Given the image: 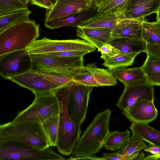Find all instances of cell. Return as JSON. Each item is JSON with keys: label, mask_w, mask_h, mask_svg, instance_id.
<instances>
[{"label": "cell", "mask_w": 160, "mask_h": 160, "mask_svg": "<svg viewBox=\"0 0 160 160\" xmlns=\"http://www.w3.org/2000/svg\"><path fill=\"white\" fill-rule=\"evenodd\" d=\"M28 8L27 4L18 0H0V16Z\"/></svg>", "instance_id": "33"}, {"label": "cell", "mask_w": 160, "mask_h": 160, "mask_svg": "<svg viewBox=\"0 0 160 160\" xmlns=\"http://www.w3.org/2000/svg\"><path fill=\"white\" fill-rule=\"evenodd\" d=\"M114 77L124 86L144 82V75L141 67L128 68L117 67L109 68Z\"/></svg>", "instance_id": "19"}, {"label": "cell", "mask_w": 160, "mask_h": 160, "mask_svg": "<svg viewBox=\"0 0 160 160\" xmlns=\"http://www.w3.org/2000/svg\"><path fill=\"white\" fill-rule=\"evenodd\" d=\"M19 1L25 3L26 4H28L29 2L30 1V0H18Z\"/></svg>", "instance_id": "43"}, {"label": "cell", "mask_w": 160, "mask_h": 160, "mask_svg": "<svg viewBox=\"0 0 160 160\" xmlns=\"http://www.w3.org/2000/svg\"><path fill=\"white\" fill-rule=\"evenodd\" d=\"M124 91L117 101L116 106L122 111L127 110L138 101L146 99L154 101L153 86L144 82L124 86Z\"/></svg>", "instance_id": "11"}, {"label": "cell", "mask_w": 160, "mask_h": 160, "mask_svg": "<svg viewBox=\"0 0 160 160\" xmlns=\"http://www.w3.org/2000/svg\"><path fill=\"white\" fill-rule=\"evenodd\" d=\"M31 4L47 9H50L52 5L49 0H30Z\"/></svg>", "instance_id": "39"}, {"label": "cell", "mask_w": 160, "mask_h": 160, "mask_svg": "<svg viewBox=\"0 0 160 160\" xmlns=\"http://www.w3.org/2000/svg\"><path fill=\"white\" fill-rule=\"evenodd\" d=\"M102 160H143L145 154L143 152H138L130 156H123L117 154L116 152L112 153H103Z\"/></svg>", "instance_id": "34"}, {"label": "cell", "mask_w": 160, "mask_h": 160, "mask_svg": "<svg viewBox=\"0 0 160 160\" xmlns=\"http://www.w3.org/2000/svg\"><path fill=\"white\" fill-rule=\"evenodd\" d=\"M52 6L55 3L57 0H49Z\"/></svg>", "instance_id": "44"}, {"label": "cell", "mask_w": 160, "mask_h": 160, "mask_svg": "<svg viewBox=\"0 0 160 160\" xmlns=\"http://www.w3.org/2000/svg\"><path fill=\"white\" fill-rule=\"evenodd\" d=\"M108 43L119 50L121 53L147 52L146 43L142 39L113 37Z\"/></svg>", "instance_id": "21"}, {"label": "cell", "mask_w": 160, "mask_h": 160, "mask_svg": "<svg viewBox=\"0 0 160 160\" xmlns=\"http://www.w3.org/2000/svg\"><path fill=\"white\" fill-rule=\"evenodd\" d=\"M147 147V145L143 141L132 135L116 152L123 156H130L141 150H143Z\"/></svg>", "instance_id": "30"}, {"label": "cell", "mask_w": 160, "mask_h": 160, "mask_svg": "<svg viewBox=\"0 0 160 160\" xmlns=\"http://www.w3.org/2000/svg\"><path fill=\"white\" fill-rule=\"evenodd\" d=\"M143 151L150 152L152 154H159L160 153V147L149 143L147 148L144 149Z\"/></svg>", "instance_id": "40"}, {"label": "cell", "mask_w": 160, "mask_h": 160, "mask_svg": "<svg viewBox=\"0 0 160 160\" xmlns=\"http://www.w3.org/2000/svg\"><path fill=\"white\" fill-rule=\"evenodd\" d=\"M160 0H128L122 13V19L143 21L152 14H160Z\"/></svg>", "instance_id": "14"}, {"label": "cell", "mask_w": 160, "mask_h": 160, "mask_svg": "<svg viewBox=\"0 0 160 160\" xmlns=\"http://www.w3.org/2000/svg\"><path fill=\"white\" fill-rule=\"evenodd\" d=\"M111 112L109 109L98 113L77 142L72 152L75 158L92 156L103 147L109 132Z\"/></svg>", "instance_id": "2"}, {"label": "cell", "mask_w": 160, "mask_h": 160, "mask_svg": "<svg viewBox=\"0 0 160 160\" xmlns=\"http://www.w3.org/2000/svg\"><path fill=\"white\" fill-rule=\"evenodd\" d=\"M147 55L160 56V44L152 43H146Z\"/></svg>", "instance_id": "38"}, {"label": "cell", "mask_w": 160, "mask_h": 160, "mask_svg": "<svg viewBox=\"0 0 160 160\" xmlns=\"http://www.w3.org/2000/svg\"><path fill=\"white\" fill-rule=\"evenodd\" d=\"M143 160H160V153L152 154L151 155H147L144 157Z\"/></svg>", "instance_id": "41"}, {"label": "cell", "mask_w": 160, "mask_h": 160, "mask_svg": "<svg viewBox=\"0 0 160 160\" xmlns=\"http://www.w3.org/2000/svg\"><path fill=\"white\" fill-rule=\"evenodd\" d=\"M89 52L87 51H68L45 54L62 57H70L84 56L85 55Z\"/></svg>", "instance_id": "37"}, {"label": "cell", "mask_w": 160, "mask_h": 160, "mask_svg": "<svg viewBox=\"0 0 160 160\" xmlns=\"http://www.w3.org/2000/svg\"><path fill=\"white\" fill-rule=\"evenodd\" d=\"M29 54H45L68 51H95L96 48L83 39L52 40L44 37L36 40L26 48Z\"/></svg>", "instance_id": "8"}, {"label": "cell", "mask_w": 160, "mask_h": 160, "mask_svg": "<svg viewBox=\"0 0 160 160\" xmlns=\"http://www.w3.org/2000/svg\"><path fill=\"white\" fill-rule=\"evenodd\" d=\"M32 67L31 59L26 49L0 57V75L5 79L24 73Z\"/></svg>", "instance_id": "10"}, {"label": "cell", "mask_w": 160, "mask_h": 160, "mask_svg": "<svg viewBox=\"0 0 160 160\" xmlns=\"http://www.w3.org/2000/svg\"><path fill=\"white\" fill-rule=\"evenodd\" d=\"M8 140L21 142L41 150L50 146L41 123L34 121L0 124V142Z\"/></svg>", "instance_id": "3"}, {"label": "cell", "mask_w": 160, "mask_h": 160, "mask_svg": "<svg viewBox=\"0 0 160 160\" xmlns=\"http://www.w3.org/2000/svg\"><path fill=\"white\" fill-rule=\"evenodd\" d=\"M139 53L138 52L120 53L105 61L102 64L109 68L128 67L133 64L135 58Z\"/></svg>", "instance_id": "28"}, {"label": "cell", "mask_w": 160, "mask_h": 160, "mask_svg": "<svg viewBox=\"0 0 160 160\" xmlns=\"http://www.w3.org/2000/svg\"><path fill=\"white\" fill-rule=\"evenodd\" d=\"M129 128L132 135L149 143L160 147V132L145 123H132Z\"/></svg>", "instance_id": "23"}, {"label": "cell", "mask_w": 160, "mask_h": 160, "mask_svg": "<svg viewBox=\"0 0 160 160\" xmlns=\"http://www.w3.org/2000/svg\"><path fill=\"white\" fill-rule=\"evenodd\" d=\"M59 113L53 115L41 123L50 146H56L59 131Z\"/></svg>", "instance_id": "25"}, {"label": "cell", "mask_w": 160, "mask_h": 160, "mask_svg": "<svg viewBox=\"0 0 160 160\" xmlns=\"http://www.w3.org/2000/svg\"><path fill=\"white\" fill-rule=\"evenodd\" d=\"M141 67L144 75V82L153 86H160V56L147 55Z\"/></svg>", "instance_id": "22"}, {"label": "cell", "mask_w": 160, "mask_h": 160, "mask_svg": "<svg viewBox=\"0 0 160 160\" xmlns=\"http://www.w3.org/2000/svg\"><path fill=\"white\" fill-rule=\"evenodd\" d=\"M96 64L88 63L85 67L91 72L99 87L116 85L117 79L109 69L98 68L97 67Z\"/></svg>", "instance_id": "24"}, {"label": "cell", "mask_w": 160, "mask_h": 160, "mask_svg": "<svg viewBox=\"0 0 160 160\" xmlns=\"http://www.w3.org/2000/svg\"><path fill=\"white\" fill-rule=\"evenodd\" d=\"M131 132L128 129L120 132L116 130L110 132L104 142L103 146L107 150L118 151L123 143L130 137Z\"/></svg>", "instance_id": "27"}, {"label": "cell", "mask_w": 160, "mask_h": 160, "mask_svg": "<svg viewBox=\"0 0 160 160\" xmlns=\"http://www.w3.org/2000/svg\"><path fill=\"white\" fill-rule=\"evenodd\" d=\"M93 1L95 5L98 8L101 4L102 0H93Z\"/></svg>", "instance_id": "42"}, {"label": "cell", "mask_w": 160, "mask_h": 160, "mask_svg": "<svg viewBox=\"0 0 160 160\" xmlns=\"http://www.w3.org/2000/svg\"><path fill=\"white\" fill-rule=\"evenodd\" d=\"M92 8L97 9L93 0H57L46 12L45 21L52 20Z\"/></svg>", "instance_id": "13"}, {"label": "cell", "mask_w": 160, "mask_h": 160, "mask_svg": "<svg viewBox=\"0 0 160 160\" xmlns=\"http://www.w3.org/2000/svg\"><path fill=\"white\" fill-rule=\"evenodd\" d=\"M35 98L25 109L19 111L12 122L34 121L41 123L59 112L57 99L52 91L34 93Z\"/></svg>", "instance_id": "7"}, {"label": "cell", "mask_w": 160, "mask_h": 160, "mask_svg": "<svg viewBox=\"0 0 160 160\" xmlns=\"http://www.w3.org/2000/svg\"><path fill=\"white\" fill-rule=\"evenodd\" d=\"M31 12L28 8L0 16V32L17 22L29 19Z\"/></svg>", "instance_id": "29"}, {"label": "cell", "mask_w": 160, "mask_h": 160, "mask_svg": "<svg viewBox=\"0 0 160 160\" xmlns=\"http://www.w3.org/2000/svg\"><path fill=\"white\" fill-rule=\"evenodd\" d=\"M98 51L100 52L101 54V58L104 61L120 53L119 50L109 43L103 45Z\"/></svg>", "instance_id": "35"}, {"label": "cell", "mask_w": 160, "mask_h": 160, "mask_svg": "<svg viewBox=\"0 0 160 160\" xmlns=\"http://www.w3.org/2000/svg\"><path fill=\"white\" fill-rule=\"evenodd\" d=\"M120 18H122V14L101 15L97 12L88 19L82 22L77 27L105 28L112 30Z\"/></svg>", "instance_id": "20"}, {"label": "cell", "mask_w": 160, "mask_h": 160, "mask_svg": "<svg viewBox=\"0 0 160 160\" xmlns=\"http://www.w3.org/2000/svg\"><path fill=\"white\" fill-rule=\"evenodd\" d=\"M39 36V26L29 19L17 22L0 32V57L26 49Z\"/></svg>", "instance_id": "4"}, {"label": "cell", "mask_w": 160, "mask_h": 160, "mask_svg": "<svg viewBox=\"0 0 160 160\" xmlns=\"http://www.w3.org/2000/svg\"><path fill=\"white\" fill-rule=\"evenodd\" d=\"M142 21L132 19H119L111 32L113 37L142 39Z\"/></svg>", "instance_id": "18"}, {"label": "cell", "mask_w": 160, "mask_h": 160, "mask_svg": "<svg viewBox=\"0 0 160 160\" xmlns=\"http://www.w3.org/2000/svg\"><path fill=\"white\" fill-rule=\"evenodd\" d=\"M29 55L32 61V69L43 73L62 74L72 78L76 70L84 66V56L65 57L47 54Z\"/></svg>", "instance_id": "5"}, {"label": "cell", "mask_w": 160, "mask_h": 160, "mask_svg": "<svg viewBox=\"0 0 160 160\" xmlns=\"http://www.w3.org/2000/svg\"><path fill=\"white\" fill-rule=\"evenodd\" d=\"M8 79L30 90L33 93L52 91L59 87L45 78L42 72L32 69Z\"/></svg>", "instance_id": "12"}, {"label": "cell", "mask_w": 160, "mask_h": 160, "mask_svg": "<svg viewBox=\"0 0 160 160\" xmlns=\"http://www.w3.org/2000/svg\"><path fill=\"white\" fill-rule=\"evenodd\" d=\"M72 78L73 81L83 85L93 87H99L91 72L84 66L76 70Z\"/></svg>", "instance_id": "32"}, {"label": "cell", "mask_w": 160, "mask_h": 160, "mask_svg": "<svg viewBox=\"0 0 160 160\" xmlns=\"http://www.w3.org/2000/svg\"><path fill=\"white\" fill-rule=\"evenodd\" d=\"M128 0H102L97 9V12L101 15L122 14Z\"/></svg>", "instance_id": "31"}, {"label": "cell", "mask_w": 160, "mask_h": 160, "mask_svg": "<svg viewBox=\"0 0 160 160\" xmlns=\"http://www.w3.org/2000/svg\"><path fill=\"white\" fill-rule=\"evenodd\" d=\"M93 87L73 81L69 95L68 111L70 117L77 124L84 121L90 94Z\"/></svg>", "instance_id": "9"}, {"label": "cell", "mask_w": 160, "mask_h": 160, "mask_svg": "<svg viewBox=\"0 0 160 160\" xmlns=\"http://www.w3.org/2000/svg\"><path fill=\"white\" fill-rule=\"evenodd\" d=\"M97 12V9L92 8L64 17L45 21L44 25L52 30L63 26L77 27L82 22L88 19Z\"/></svg>", "instance_id": "17"}, {"label": "cell", "mask_w": 160, "mask_h": 160, "mask_svg": "<svg viewBox=\"0 0 160 160\" xmlns=\"http://www.w3.org/2000/svg\"><path fill=\"white\" fill-rule=\"evenodd\" d=\"M73 83V81H71L52 91L57 99L59 108V131L56 146L58 152L66 156L72 152L81 134V126L73 121L68 111L70 93Z\"/></svg>", "instance_id": "1"}, {"label": "cell", "mask_w": 160, "mask_h": 160, "mask_svg": "<svg viewBox=\"0 0 160 160\" xmlns=\"http://www.w3.org/2000/svg\"><path fill=\"white\" fill-rule=\"evenodd\" d=\"M112 30L105 28L77 27V36L94 45L98 51L103 45L108 44L111 39Z\"/></svg>", "instance_id": "16"}, {"label": "cell", "mask_w": 160, "mask_h": 160, "mask_svg": "<svg viewBox=\"0 0 160 160\" xmlns=\"http://www.w3.org/2000/svg\"><path fill=\"white\" fill-rule=\"evenodd\" d=\"M142 37L146 43L160 44V18L155 22L142 21Z\"/></svg>", "instance_id": "26"}, {"label": "cell", "mask_w": 160, "mask_h": 160, "mask_svg": "<svg viewBox=\"0 0 160 160\" xmlns=\"http://www.w3.org/2000/svg\"><path fill=\"white\" fill-rule=\"evenodd\" d=\"M65 159L55 152L49 147L41 150L18 141L0 142V160Z\"/></svg>", "instance_id": "6"}, {"label": "cell", "mask_w": 160, "mask_h": 160, "mask_svg": "<svg viewBox=\"0 0 160 160\" xmlns=\"http://www.w3.org/2000/svg\"><path fill=\"white\" fill-rule=\"evenodd\" d=\"M122 113L132 123H148L157 118L158 110L154 101L148 99L140 100L127 110Z\"/></svg>", "instance_id": "15"}, {"label": "cell", "mask_w": 160, "mask_h": 160, "mask_svg": "<svg viewBox=\"0 0 160 160\" xmlns=\"http://www.w3.org/2000/svg\"><path fill=\"white\" fill-rule=\"evenodd\" d=\"M42 73L45 78L55 83L59 87L72 80L71 77L64 75Z\"/></svg>", "instance_id": "36"}]
</instances>
